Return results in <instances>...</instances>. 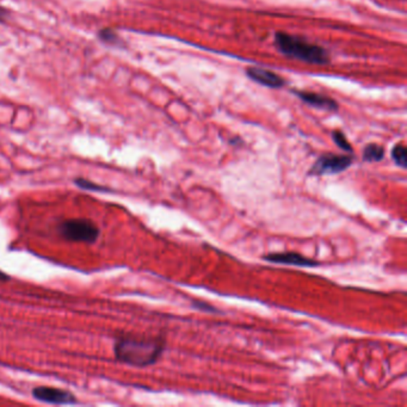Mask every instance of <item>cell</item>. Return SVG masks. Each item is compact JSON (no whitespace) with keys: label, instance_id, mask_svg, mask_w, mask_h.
I'll return each instance as SVG.
<instances>
[{"label":"cell","instance_id":"cell-10","mask_svg":"<svg viewBox=\"0 0 407 407\" xmlns=\"http://www.w3.org/2000/svg\"><path fill=\"white\" fill-rule=\"evenodd\" d=\"M74 184L82 190H89V191L96 192H111V189L108 188L106 185H101V184L95 183L90 179L86 178H75L74 179Z\"/></svg>","mask_w":407,"mask_h":407},{"label":"cell","instance_id":"cell-4","mask_svg":"<svg viewBox=\"0 0 407 407\" xmlns=\"http://www.w3.org/2000/svg\"><path fill=\"white\" fill-rule=\"evenodd\" d=\"M353 163V156L345 154H334L326 153L318 158L310 170L312 176H325V174H336L348 170Z\"/></svg>","mask_w":407,"mask_h":407},{"label":"cell","instance_id":"cell-2","mask_svg":"<svg viewBox=\"0 0 407 407\" xmlns=\"http://www.w3.org/2000/svg\"><path fill=\"white\" fill-rule=\"evenodd\" d=\"M274 43L277 51L284 56L300 60L306 64L321 66L329 64V54L325 48L306 41L302 37L290 35L287 32H277L275 34Z\"/></svg>","mask_w":407,"mask_h":407},{"label":"cell","instance_id":"cell-1","mask_svg":"<svg viewBox=\"0 0 407 407\" xmlns=\"http://www.w3.org/2000/svg\"><path fill=\"white\" fill-rule=\"evenodd\" d=\"M164 339L124 336L116 339L114 355L115 358L124 364L145 368L156 363L164 353Z\"/></svg>","mask_w":407,"mask_h":407},{"label":"cell","instance_id":"cell-11","mask_svg":"<svg viewBox=\"0 0 407 407\" xmlns=\"http://www.w3.org/2000/svg\"><path fill=\"white\" fill-rule=\"evenodd\" d=\"M392 158L394 163L400 166L402 169H406L407 166V150L405 145L398 143L392 150Z\"/></svg>","mask_w":407,"mask_h":407},{"label":"cell","instance_id":"cell-3","mask_svg":"<svg viewBox=\"0 0 407 407\" xmlns=\"http://www.w3.org/2000/svg\"><path fill=\"white\" fill-rule=\"evenodd\" d=\"M58 231L62 238L73 243H96L101 229L89 219H67L60 222Z\"/></svg>","mask_w":407,"mask_h":407},{"label":"cell","instance_id":"cell-8","mask_svg":"<svg viewBox=\"0 0 407 407\" xmlns=\"http://www.w3.org/2000/svg\"><path fill=\"white\" fill-rule=\"evenodd\" d=\"M294 93L300 101L306 103L308 106L327 110V111H337L339 109L338 103L334 101V98L313 91H303V90H294Z\"/></svg>","mask_w":407,"mask_h":407},{"label":"cell","instance_id":"cell-9","mask_svg":"<svg viewBox=\"0 0 407 407\" xmlns=\"http://www.w3.org/2000/svg\"><path fill=\"white\" fill-rule=\"evenodd\" d=\"M384 158V148L377 143H369L363 150V161L368 163L381 161Z\"/></svg>","mask_w":407,"mask_h":407},{"label":"cell","instance_id":"cell-5","mask_svg":"<svg viewBox=\"0 0 407 407\" xmlns=\"http://www.w3.org/2000/svg\"><path fill=\"white\" fill-rule=\"evenodd\" d=\"M32 398L41 403L51 405H77L78 399L72 392L48 386L35 387L32 391Z\"/></svg>","mask_w":407,"mask_h":407},{"label":"cell","instance_id":"cell-13","mask_svg":"<svg viewBox=\"0 0 407 407\" xmlns=\"http://www.w3.org/2000/svg\"><path fill=\"white\" fill-rule=\"evenodd\" d=\"M98 36H100L102 41L106 42V43H113V45H115L116 42L119 41L117 34L114 30H111V29H102L100 34H98Z\"/></svg>","mask_w":407,"mask_h":407},{"label":"cell","instance_id":"cell-12","mask_svg":"<svg viewBox=\"0 0 407 407\" xmlns=\"http://www.w3.org/2000/svg\"><path fill=\"white\" fill-rule=\"evenodd\" d=\"M332 139H334V143L345 152H350L353 153V146L350 145L348 139L345 137V134L342 130H334L332 132Z\"/></svg>","mask_w":407,"mask_h":407},{"label":"cell","instance_id":"cell-6","mask_svg":"<svg viewBox=\"0 0 407 407\" xmlns=\"http://www.w3.org/2000/svg\"><path fill=\"white\" fill-rule=\"evenodd\" d=\"M263 259L275 264H286V266H303V268H313L319 266V261L307 258L296 252H274L263 257Z\"/></svg>","mask_w":407,"mask_h":407},{"label":"cell","instance_id":"cell-7","mask_svg":"<svg viewBox=\"0 0 407 407\" xmlns=\"http://www.w3.org/2000/svg\"><path fill=\"white\" fill-rule=\"evenodd\" d=\"M246 75L252 82H257L263 86L269 89H281L286 85V80L279 74L275 73L270 69H261V67H248L246 69Z\"/></svg>","mask_w":407,"mask_h":407},{"label":"cell","instance_id":"cell-14","mask_svg":"<svg viewBox=\"0 0 407 407\" xmlns=\"http://www.w3.org/2000/svg\"><path fill=\"white\" fill-rule=\"evenodd\" d=\"M8 16H9V11L0 6V23L5 22V19H8Z\"/></svg>","mask_w":407,"mask_h":407},{"label":"cell","instance_id":"cell-15","mask_svg":"<svg viewBox=\"0 0 407 407\" xmlns=\"http://www.w3.org/2000/svg\"><path fill=\"white\" fill-rule=\"evenodd\" d=\"M11 277H10L9 275L4 272V271L0 270V282H6V281H10Z\"/></svg>","mask_w":407,"mask_h":407}]
</instances>
